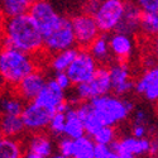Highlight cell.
Here are the masks:
<instances>
[{"label":"cell","mask_w":158,"mask_h":158,"mask_svg":"<svg viewBox=\"0 0 158 158\" xmlns=\"http://www.w3.org/2000/svg\"><path fill=\"white\" fill-rule=\"evenodd\" d=\"M0 43L37 55L43 49V35L28 13L2 18L0 20Z\"/></svg>","instance_id":"obj_1"},{"label":"cell","mask_w":158,"mask_h":158,"mask_svg":"<svg viewBox=\"0 0 158 158\" xmlns=\"http://www.w3.org/2000/svg\"><path fill=\"white\" fill-rule=\"evenodd\" d=\"M37 69L38 63L34 55L8 46L0 47V75L5 85L15 87L25 76Z\"/></svg>","instance_id":"obj_2"},{"label":"cell","mask_w":158,"mask_h":158,"mask_svg":"<svg viewBox=\"0 0 158 158\" xmlns=\"http://www.w3.org/2000/svg\"><path fill=\"white\" fill-rule=\"evenodd\" d=\"M89 104L99 123L110 127H116L125 122L135 108L130 99L110 94L91 99Z\"/></svg>","instance_id":"obj_3"},{"label":"cell","mask_w":158,"mask_h":158,"mask_svg":"<svg viewBox=\"0 0 158 158\" xmlns=\"http://www.w3.org/2000/svg\"><path fill=\"white\" fill-rule=\"evenodd\" d=\"M110 93H111V84H110L108 67L99 66V69L96 70L91 80H89L87 82L75 85L72 101L77 104L85 102V101H90L94 98L106 95Z\"/></svg>","instance_id":"obj_4"},{"label":"cell","mask_w":158,"mask_h":158,"mask_svg":"<svg viewBox=\"0 0 158 158\" xmlns=\"http://www.w3.org/2000/svg\"><path fill=\"white\" fill-rule=\"evenodd\" d=\"M128 0H102L93 15L100 33L109 34L116 31L127 8Z\"/></svg>","instance_id":"obj_5"},{"label":"cell","mask_w":158,"mask_h":158,"mask_svg":"<svg viewBox=\"0 0 158 158\" xmlns=\"http://www.w3.org/2000/svg\"><path fill=\"white\" fill-rule=\"evenodd\" d=\"M28 14L37 24L42 35L55 31L67 18L60 14L49 0H37L28 10Z\"/></svg>","instance_id":"obj_6"},{"label":"cell","mask_w":158,"mask_h":158,"mask_svg":"<svg viewBox=\"0 0 158 158\" xmlns=\"http://www.w3.org/2000/svg\"><path fill=\"white\" fill-rule=\"evenodd\" d=\"M99 69V63L96 60L90 55L86 48L78 49L73 58L64 72L67 73L72 85H78L82 82H87L93 78L96 70Z\"/></svg>","instance_id":"obj_7"},{"label":"cell","mask_w":158,"mask_h":158,"mask_svg":"<svg viewBox=\"0 0 158 158\" xmlns=\"http://www.w3.org/2000/svg\"><path fill=\"white\" fill-rule=\"evenodd\" d=\"M72 32L75 35V42L81 48H87L91 42L100 34L99 27L94 17L89 13H80L70 19Z\"/></svg>","instance_id":"obj_8"},{"label":"cell","mask_w":158,"mask_h":158,"mask_svg":"<svg viewBox=\"0 0 158 158\" xmlns=\"http://www.w3.org/2000/svg\"><path fill=\"white\" fill-rule=\"evenodd\" d=\"M52 114H53V111L46 109L35 101L25 102L23 111L20 114L25 131H31V133L46 131Z\"/></svg>","instance_id":"obj_9"},{"label":"cell","mask_w":158,"mask_h":158,"mask_svg":"<svg viewBox=\"0 0 158 158\" xmlns=\"http://www.w3.org/2000/svg\"><path fill=\"white\" fill-rule=\"evenodd\" d=\"M75 46H76L75 35L69 18H66L64 22L55 31L43 35V49L51 55L63 49L72 48Z\"/></svg>","instance_id":"obj_10"},{"label":"cell","mask_w":158,"mask_h":158,"mask_svg":"<svg viewBox=\"0 0 158 158\" xmlns=\"http://www.w3.org/2000/svg\"><path fill=\"white\" fill-rule=\"evenodd\" d=\"M108 71L111 84V93L114 95L127 96L133 91L134 80L131 78V72L127 62H110Z\"/></svg>","instance_id":"obj_11"},{"label":"cell","mask_w":158,"mask_h":158,"mask_svg":"<svg viewBox=\"0 0 158 158\" xmlns=\"http://www.w3.org/2000/svg\"><path fill=\"white\" fill-rule=\"evenodd\" d=\"M33 101L53 113L58 110H64L69 105L66 102V91L62 90L53 81V78H47L44 86Z\"/></svg>","instance_id":"obj_12"},{"label":"cell","mask_w":158,"mask_h":158,"mask_svg":"<svg viewBox=\"0 0 158 158\" xmlns=\"http://www.w3.org/2000/svg\"><path fill=\"white\" fill-rule=\"evenodd\" d=\"M24 158H48L55 152V143L51 135L44 131L32 133V135L23 143Z\"/></svg>","instance_id":"obj_13"},{"label":"cell","mask_w":158,"mask_h":158,"mask_svg":"<svg viewBox=\"0 0 158 158\" xmlns=\"http://www.w3.org/2000/svg\"><path fill=\"white\" fill-rule=\"evenodd\" d=\"M151 143L152 140L148 137L135 138L133 135H128L123 138H116L110 147L115 153H128L139 158L149 154Z\"/></svg>","instance_id":"obj_14"},{"label":"cell","mask_w":158,"mask_h":158,"mask_svg":"<svg viewBox=\"0 0 158 158\" xmlns=\"http://www.w3.org/2000/svg\"><path fill=\"white\" fill-rule=\"evenodd\" d=\"M133 90L149 102H154L158 99V69L151 66L134 81Z\"/></svg>","instance_id":"obj_15"},{"label":"cell","mask_w":158,"mask_h":158,"mask_svg":"<svg viewBox=\"0 0 158 158\" xmlns=\"http://www.w3.org/2000/svg\"><path fill=\"white\" fill-rule=\"evenodd\" d=\"M109 48L113 60L119 62H127L134 52V41L130 34L114 31L108 35Z\"/></svg>","instance_id":"obj_16"},{"label":"cell","mask_w":158,"mask_h":158,"mask_svg":"<svg viewBox=\"0 0 158 158\" xmlns=\"http://www.w3.org/2000/svg\"><path fill=\"white\" fill-rule=\"evenodd\" d=\"M46 81H47L46 75L37 69L33 72H31L29 75L25 76L23 80L14 87L15 94L24 102L33 101L35 99V96L39 94V91L42 90V87L44 86Z\"/></svg>","instance_id":"obj_17"},{"label":"cell","mask_w":158,"mask_h":158,"mask_svg":"<svg viewBox=\"0 0 158 158\" xmlns=\"http://www.w3.org/2000/svg\"><path fill=\"white\" fill-rule=\"evenodd\" d=\"M142 13L143 11L133 2H128L125 11L123 14V18H122L119 25H118L116 31L125 33V34H130V35H133L137 32H139Z\"/></svg>","instance_id":"obj_18"},{"label":"cell","mask_w":158,"mask_h":158,"mask_svg":"<svg viewBox=\"0 0 158 158\" xmlns=\"http://www.w3.org/2000/svg\"><path fill=\"white\" fill-rule=\"evenodd\" d=\"M85 134V128L76 111V106L67 105V108L64 110V128L62 135L69 137L71 139H76Z\"/></svg>","instance_id":"obj_19"},{"label":"cell","mask_w":158,"mask_h":158,"mask_svg":"<svg viewBox=\"0 0 158 158\" xmlns=\"http://www.w3.org/2000/svg\"><path fill=\"white\" fill-rule=\"evenodd\" d=\"M90 55L93 56L98 63L101 64H106L113 62V57L110 53V48H109V41H108V34L100 33L91 44L87 47Z\"/></svg>","instance_id":"obj_20"},{"label":"cell","mask_w":158,"mask_h":158,"mask_svg":"<svg viewBox=\"0 0 158 158\" xmlns=\"http://www.w3.org/2000/svg\"><path fill=\"white\" fill-rule=\"evenodd\" d=\"M0 131L3 137L19 138L25 128L20 115H0Z\"/></svg>","instance_id":"obj_21"},{"label":"cell","mask_w":158,"mask_h":158,"mask_svg":"<svg viewBox=\"0 0 158 158\" xmlns=\"http://www.w3.org/2000/svg\"><path fill=\"white\" fill-rule=\"evenodd\" d=\"M37 0H0V14L3 18L28 13Z\"/></svg>","instance_id":"obj_22"},{"label":"cell","mask_w":158,"mask_h":158,"mask_svg":"<svg viewBox=\"0 0 158 158\" xmlns=\"http://www.w3.org/2000/svg\"><path fill=\"white\" fill-rule=\"evenodd\" d=\"M77 48L72 47L69 49H63L60 52H56L51 56L48 66L49 69L53 71V72H63L67 70V67L70 66V63L73 61L76 53H77Z\"/></svg>","instance_id":"obj_23"},{"label":"cell","mask_w":158,"mask_h":158,"mask_svg":"<svg viewBox=\"0 0 158 158\" xmlns=\"http://www.w3.org/2000/svg\"><path fill=\"white\" fill-rule=\"evenodd\" d=\"M0 158H24L23 143L18 138H0Z\"/></svg>","instance_id":"obj_24"},{"label":"cell","mask_w":158,"mask_h":158,"mask_svg":"<svg viewBox=\"0 0 158 158\" xmlns=\"http://www.w3.org/2000/svg\"><path fill=\"white\" fill-rule=\"evenodd\" d=\"M24 104L17 94H0V115H20Z\"/></svg>","instance_id":"obj_25"},{"label":"cell","mask_w":158,"mask_h":158,"mask_svg":"<svg viewBox=\"0 0 158 158\" xmlns=\"http://www.w3.org/2000/svg\"><path fill=\"white\" fill-rule=\"evenodd\" d=\"M95 151V142L89 135H82L73 139L71 158H93Z\"/></svg>","instance_id":"obj_26"},{"label":"cell","mask_w":158,"mask_h":158,"mask_svg":"<svg viewBox=\"0 0 158 158\" xmlns=\"http://www.w3.org/2000/svg\"><path fill=\"white\" fill-rule=\"evenodd\" d=\"M139 31L149 37L157 35V33H158V13H142Z\"/></svg>","instance_id":"obj_27"},{"label":"cell","mask_w":158,"mask_h":158,"mask_svg":"<svg viewBox=\"0 0 158 158\" xmlns=\"http://www.w3.org/2000/svg\"><path fill=\"white\" fill-rule=\"evenodd\" d=\"M95 144H101V146H111L113 142L116 139V130L115 127L110 125H102L99 128L95 133L91 135Z\"/></svg>","instance_id":"obj_28"},{"label":"cell","mask_w":158,"mask_h":158,"mask_svg":"<svg viewBox=\"0 0 158 158\" xmlns=\"http://www.w3.org/2000/svg\"><path fill=\"white\" fill-rule=\"evenodd\" d=\"M66 110V109H64ZM64 110L55 111L51 116V120L48 123L47 130L55 137H61L63 134V128H64Z\"/></svg>","instance_id":"obj_29"},{"label":"cell","mask_w":158,"mask_h":158,"mask_svg":"<svg viewBox=\"0 0 158 158\" xmlns=\"http://www.w3.org/2000/svg\"><path fill=\"white\" fill-rule=\"evenodd\" d=\"M131 124H138V125H148L149 127V113L143 109H135L131 111Z\"/></svg>","instance_id":"obj_30"},{"label":"cell","mask_w":158,"mask_h":158,"mask_svg":"<svg viewBox=\"0 0 158 158\" xmlns=\"http://www.w3.org/2000/svg\"><path fill=\"white\" fill-rule=\"evenodd\" d=\"M72 143H73V139L69 138V137H64V135H61L58 142H57V152L64 154V156H69L71 157V152H72Z\"/></svg>","instance_id":"obj_31"},{"label":"cell","mask_w":158,"mask_h":158,"mask_svg":"<svg viewBox=\"0 0 158 158\" xmlns=\"http://www.w3.org/2000/svg\"><path fill=\"white\" fill-rule=\"evenodd\" d=\"M143 13H158V0H133Z\"/></svg>","instance_id":"obj_32"},{"label":"cell","mask_w":158,"mask_h":158,"mask_svg":"<svg viewBox=\"0 0 158 158\" xmlns=\"http://www.w3.org/2000/svg\"><path fill=\"white\" fill-rule=\"evenodd\" d=\"M53 81L64 91H67L69 89H71L72 82L70 80V77L67 76L64 71L63 72H55V77H53Z\"/></svg>","instance_id":"obj_33"},{"label":"cell","mask_w":158,"mask_h":158,"mask_svg":"<svg viewBox=\"0 0 158 158\" xmlns=\"http://www.w3.org/2000/svg\"><path fill=\"white\" fill-rule=\"evenodd\" d=\"M151 128L148 125H138V124H131V135L135 138H146L148 137Z\"/></svg>","instance_id":"obj_34"},{"label":"cell","mask_w":158,"mask_h":158,"mask_svg":"<svg viewBox=\"0 0 158 158\" xmlns=\"http://www.w3.org/2000/svg\"><path fill=\"white\" fill-rule=\"evenodd\" d=\"M101 2L102 0H86L85 2V13L93 14V13L96 10V8L100 5Z\"/></svg>","instance_id":"obj_35"},{"label":"cell","mask_w":158,"mask_h":158,"mask_svg":"<svg viewBox=\"0 0 158 158\" xmlns=\"http://www.w3.org/2000/svg\"><path fill=\"white\" fill-rule=\"evenodd\" d=\"M48 158H71V157H69V156H64V154H62V153H60V152H57V153H52Z\"/></svg>","instance_id":"obj_36"},{"label":"cell","mask_w":158,"mask_h":158,"mask_svg":"<svg viewBox=\"0 0 158 158\" xmlns=\"http://www.w3.org/2000/svg\"><path fill=\"white\" fill-rule=\"evenodd\" d=\"M118 156H119V158H137L134 156H131V154H128V153H116Z\"/></svg>","instance_id":"obj_37"},{"label":"cell","mask_w":158,"mask_h":158,"mask_svg":"<svg viewBox=\"0 0 158 158\" xmlns=\"http://www.w3.org/2000/svg\"><path fill=\"white\" fill-rule=\"evenodd\" d=\"M6 85H5V82H4V80H3V77H2V75H0V94L4 91V87H5Z\"/></svg>","instance_id":"obj_38"},{"label":"cell","mask_w":158,"mask_h":158,"mask_svg":"<svg viewBox=\"0 0 158 158\" xmlns=\"http://www.w3.org/2000/svg\"><path fill=\"white\" fill-rule=\"evenodd\" d=\"M3 137V134H2V131H0V138H2Z\"/></svg>","instance_id":"obj_39"},{"label":"cell","mask_w":158,"mask_h":158,"mask_svg":"<svg viewBox=\"0 0 158 158\" xmlns=\"http://www.w3.org/2000/svg\"><path fill=\"white\" fill-rule=\"evenodd\" d=\"M2 18H3V17H2V14H0V20H2Z\"/></svg>","instance_id":"obj_40"},{"label":"cell","mask_w":158,"mask_h":158,"mask_svg":"<svg viewBox=\"0 0 158 158\" xmlns=\"http://www.w3.org/2000/svg\"><path fill=\"white\" fill-rule=\"evenodd\" d=\"M152 158H157V157H152Z\"/></svg>","instance_id":"obj_41"}]
</instances>
